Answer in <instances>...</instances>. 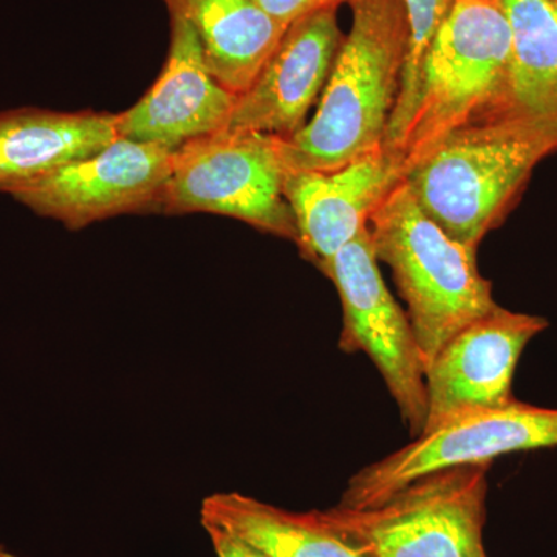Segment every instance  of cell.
<instances>
[{"mask_svg": "<svg viewBox=\"0 0 557 557\" xmlns=\"http://www.w3.org/2000/svg\"><path fill=\"white\" fill-rule=\"evenodd\" d=\"M354 24L322 90L318 112L278 138L287 172H325L384 148L409 49L403 0H348Z\"/></svg>", "mask_w": 557, "mask_h": 557, "instance_id": "1", "label": "cell"}, {"mask_svg": "<svg viewBox=\"0 0 557 557\" xmlns=\"http://www.w3.org/2000/svg\"><path fill=\"white\" fill-rule=\"evenodd\" d=\"M557 150V120L500 112L450 132L406 170L424 214L478 251L525 186L539 161Z\"/></svg>", "mask_w": 557, "mask_h": 557, "instance_id": "2", "label": "cell"}, {"mask_svg": "<svg viewBox=\"0 0 557 557\" xmlns=\"http://www.w3.org/2000/svg\"><path fill=\"white\" fill-rule=\"evenodd\" d=\"M379 262L392 270L408 304L424 370L450 338L498 304L480 274L474 249L453 239L418 207L405 180L368 223Z\"/></svg>", "mask_w": 557, "mask_h": 557, "instance_id": "3", "label": "cell"}, {"mask_svg": "<svg viewBox=\"0 0 557 557\" xmlns=\"http://www.w3.org/2000/svg\"><path fill=\"white\" fill-rule=\"evenodd\" d=\"M509 75L511 30L500 0H456L421 70L406 170L450 132L508 112Z\"/></svg>", "mask_w": 557, "mask_h": 557, "instance_id": "4", "label": "cell"}, {"mask_svg": "<svg viewBox=\"0 0 557 557\" xmlns=\"http://www.w3.org/2000/svg\"><path fill=\"white\" fill-rule=\"evenodd\" d=\"M491 463L442 469L366 509L322 518L370 557H487L486 475Z\"/></svg>", "mask_w": 557, "mask_h": 557, "instance_id": "5", "label": "cell"}, {"mask_svg": "<svg viewBox=\"0 0 557 557\" xmlns=\"http://www.w3.org/2000/svg\"><path fill=\"white\" fill-rule=\"evenodd\" d=\"M285 175L278 137L219 131L172 152L171 177L159 209L230 215L296 242L295 215L284 196Z\"/></svg>", "mask_w": 557, "mask_h": 557, "instance_id": "6", "label": "cell"}, {"mask_svg": "<svg viewBox=\"0 0 557 557\" xmlns=\"http://www.w3.org/2000/svg\"><path fill=\"white\" fill-rule=\"evenodd\" d=\"M557 409L518 399L423 432L405 448L362 468L348 480L339 507L366 509L383 504L416 480L461 465L493 463L518 450L556 448Z\"/></svg>", "mask_w": 557, "mask_h": 557, "instance_id": "7", "label": "cell"}, {"mask_svg": "<svg viewBox=\"0 0 557 557\" xmlns=\"http://www.w3.org/2000/svg\"><path fill=\"white\" fill-rule=\"evenodd\" d=\"M327 277L338 289L343 304L341 350L368 355L397 403L410 434L418 437L428 418L423 359L408 313L381 277L369 228L341 249Z\"/></svg>", "mask_w": 557, "mask_h": 557, "instance_id": "8", "label": "cell"}, {"mask_svg": "<svg viewBox=\"0 0 557 557\" xmlns=\"http://www.w3.org/2000/svg\"><path fill=\"white\" fill-rule=\"evenodd\" d=\"M171 164V150L119 137L89 159L65 164L10 196L42 218L79 230L113 215L159 208Z\"/></svg>", "mask_w": 557, "mask_h": 557, "instance_id": "9", "label": "cell"}, {"mask_svg": "<svg viewBox=\"0 0 557 557\" xmlns=\"http://www.w3.org/2000/svg\"><path fill=\"white\" fill-rule=\"evenodd\" d=\"M547 327L545 318L497 306L458 332L424 370L428 418L423 432L516 401L512 379L519 359L528 343Z\"/></svg>", "mask_w": 557, "mask_h": 557, "instance_id": "10", "label": "cell"}, {"mask_svg": "<svg viewBox=\"0 0 557 557\" xmlns=\"http://www.w3.org/2000/svg\"><path fill=\"white\" fill-rule=\"evenodd\" d=\"M405 172V156L386 146L339 170L287 172L284 196L295 215L296 244L307 260L327 276L335 256L368 228Z\"/></svg>", "mask_w": 557, "mask_h": 557, "instance_id": "11", "label": "cell"}, {"mask_svg": "<svg viewBox=\"0 0 557 557\" xmlns=\"http://www.w3.org/2000/svg\"><path fill=\"white\" fill-rule=\"evenodd\" d=\"M343 42L336 7L293 22L258 78L237 98L225 129L293 137L324 90Z\"/></svg>", "mask_w": 557, "mask_h": 557, "instance_id": "12", "label": "cell"}, {"mask_svg": "<svg viewBox=\"0 0 557 557\" xmlns=\"http://www.w3.org/2000/svg\"><path fill=\"white\" fill-rule=\"evenodd\" d=\"M237 98L209 73L188 22L171 16L163 72L134 108L116 115V134L174 152L185 143L225 129Z\"/></svg>", "mask_w": 557, "mask_h": 557, "instance_id": "13", "label": "cell"}, {"mask_svg": "<svg viewBox=\"0 0 557 557\" xmlns=\"http://www.w3.org/2000/svg\"><path fill=\"white\" fill-rule=\"evenodd\" d=\"M119 138L116 115L14 109L0 112V190L30 185Z\"/></svg>", "mask_w": 557, "mask_h": 557, "instance_id": "14", "label": "cell"}, {"mask_svg": "<svg viewBox=\"0 0 557 557\" xmlns=\"http://www.w3.org/2000/svg\"><path fill=\"white\" fill-rule=\"evenodd\" d=\"M170 16L188 22L209 73L237 97L260 70L288 27L256 0H163Z\"/></svg>", "mask_w": 557, "mask_h": 557, "instance_id": "15", "label": "cell"}, {"mask_svg": "<svg viewBox=\"0 0 557 557\" xmlns=\"http://www.w3.org/2000/svg\"><path fill=\"white\" fill-rule=\"evenodd\" d=\"M200 519L236 534L270 557H370L330 525L321 511H288L240 493L205 498Z\"/></svg>", "mask_w": 557, "mask_h": 557, "instance_id": "16", "label": "cell"}, {"mask_svg": "<svg viewBox=\"0 0 557 557\" xmlns=\"http://www.w3.org/2000/svg\"><path fill=\"white\" fill-rule=\"evenodd\" d=\"M511 30L509 112L557 120V3L500 0Z\"/></svg>", "mask_w": 557, "mask_h": 557, "instance_id": "17", "label": "cell"}, {"mask_svg": "<svg viewBox=\"0 0 557 557\" xmlns=\"http://www.w3.org/2000/svg\"><path fill=\"white\" fill-rule=\"evenodd\" d=\"M409 22V49L403 72L401 89L392 113L386 135L387 149L403 153L406 139L416 115L420 95L421 70L432 40L448 20L456 0H403ZM405 156V153H403Z\"/></svg>", "mask_w": 557, "mask_h": 557, "instance_id": "18", "label": "cell"}, {"mask_svg": "<svg viewBox=\"0 0 557 557\" xmlns=\"http://www.w3.org/2000/svg\"><path fill=\"white\" fill-rule=\"evenodd\" d=\"M256 2L278 24L288 27L293 22L314 11L329 9V7L339 9L341 3H348V0H256Z\"/></svg>", "mask_w": 557, "mask_h": 557, "instance_id": "19", "label": "cell"}, {"mask_svg": "<svg viewBox=\"0 0 557 557\" xmlns=\"http://www.w3.org/2000/svg\"><path fill=\"white\" fill-rule=\"evenodd\" d=\"M218 557H270L244 539L212 523H201Z\"/></svg>", "mask_w": 557, "mask_h": 557, "instance_id": "20", "label": "cell"}, {"mask_svg": "<svg viewBox=\"0 0 557 557\" xmlns=\"http://www.w3.org/2000/svg\"><path fill=\"white\" fill-rule=\"evenodd\" d=\"M0 557H21L17 555H14V553H11L10 549H7L3 547L2 544H0Z\"/></svg>", "mask_w": 557, "mask_h": 557, "instance_id": "21", "label": "cell"}, {"mask_svg": "<svg viewBox=\"0 0 557 557\" xmlns=\"http://www.w3.org/2000/svg\"><path fill=\"white\" fill-rule=\"evenodd\" d=\"M553 2L557 3V0H553Z\"/></svg>", "mask_w": 557, "mask_h": 557, "instance_id": "22", "label": "cell"}]
</instances>
